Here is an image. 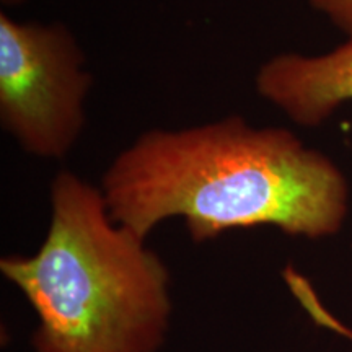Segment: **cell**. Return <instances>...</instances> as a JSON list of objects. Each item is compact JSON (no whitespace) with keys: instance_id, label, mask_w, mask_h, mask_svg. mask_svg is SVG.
Returning <instances> with one entry per match:
<instances>
[{"instance_id":"6da1fadb","label":"cell","mask_w":352,"mask_h":352,"mask_svg":"<svg viewBox=\"0 0 352 352\" xmlns=\"http://www.w3.org/2000/svg\"><path fill=\"white\" fill-rule=\"evenodd\" d=\"M101 191L111 217L145 240L171 217L195 241L259 226L316 240L336 235L349 212V184L331 158L240 116L144 132L114 157Z\"/></svg>"},{"instance_id":"5b68a950","label":"cell","mask_w":352,"mask_h":352,"mask_svg":"<svg viewBox=\"0 0 352 352\" xmlns=\"http://www.w3.org/2000/svg\"><path fill=\"white\" fill-rule=\"evenodd\" d=\"M310 6L323 13L334 26L352 38V0H308Z\"/></svg>"},{"instance_id":"277c9868","label":"cell","mask_w":352,"mask_h":352,"mask_svg":"<svg viewBox=\"0 0 352 352\" xmlns=\"http://www.w3.org/2000/svg\"><path fill=\"white\" fill-rule=\"evenodd\" d=\"M254 87L290 121L316 127L352 101V38L320 56L279 54L259 67Z\"/></svg>"},{"instance_id":"3957f363","label":"cell","mask_w":352,"mask_h":352,"mask_svg":"<svg viewBox=\"0 0 352 352\" xmlns=\"http://www.w3.org/2000/svg\"><path fill=\"white\" fill-rule=\"evenodd\" d=\"M91 74L67 26L0 13V124L26 153L63 158L85 127Z\"/></svg>"},{"instance_id":"7a4b0ae2","label":"cell","mask_w":352,"mask_h":352,"mask_svg":"<svg viewBox=\"0 0 352 352\" xmlns=\"http://www.w3.org/2000/svg\"><path fill=\"white\" fill-rule=\"evenodd\" d=\"M0 272L36 311L34 352H157L170 327V274L111 217L101 188L72 171L51 184V222L30 256Z\"/></svg>"},{"instance_id":"52a82bcc","label":"cell","mask_w":352,"mask_h":352,"mask_svg":"<svg viewBox=\"0 0 352 352\" xmlns=\"http://www.w3.org/2000/svg\"><path fill=\"white\" fill-rule=\"evenodd\" d=\"M2 2L3 7H16V6H21V3H25L26 0H0Z\"/></svg>"},{"instance_id":"8992f818","label":"cell","mask_w":352,"mask_h":352,"mask_svg":"<svg viewBox=\"0 0 352 352\" xmlns=\"http://www.w3.org/2000/svg\"><path fill=\"white\" fill-rule=\"evenodd\" d=\"M323 324L324 327H328V328H331V329H334V331H338V333H341L342 336H349L351 340H352V331H349V329L347 328H344L342 327V324L340 323V321H338L336 318H333V315H328L327 318H324V321H323Z\"/></svg>"}]
</instances>
